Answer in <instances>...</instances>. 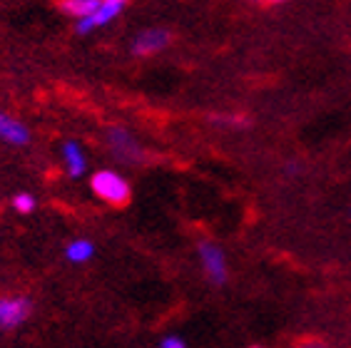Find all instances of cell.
<instances>
[{"mask_svg": "<svg viewBox=\"0 0 351 348\" xmlns=\"http://www.w3.org/2000/svg\"><path fill=\"white\" fill-rule=\"evenodd\" d=\"M199 261H202L204 274L210 276L212 284L227 282V259H224V251L217 244L202 241L199 244Z\"/></svg>", "mask_w": 351, "mask_h": 348, "instance_id": "obj_4", "label": "cell"}, {"mask_svg": "<svg viewBox=\"0 0 351 348\" xmlns=\"http://www.w3.org/2000/svg\"><path fill=\"white\" fill-rule=\"evenodd\" d=\"M297 348H324V343L317 341V338H309V341H302Z\"/></svg>", "mask_w": 351, "mask_h": 348, "instance_id": "obj_14", "label": "cell"}, {"mask_svg": "<svg viewBox=\"0 0 351 348\" xmlns=\"http://www.w3.org/2000/svg\"><path fill=\"white\" fill-rule=\"evenodd\" d=\"M267 3H287V0H267Z\"/></svg>", "mask_w": 351, "mask_h": 348, "instance_id": "obj_15", "label": "cell"}, {"mask_svg": "<svg viewBox=\"0 0 351 348\" xmlns=\"http://www.w3.org/2000/svg\"><path fill=\"white\" fill-rule=\"evenodd\" d=\"M108 142H110V149H112V154H115L117 160L137 162L142 157L140 142H137L125 127H110Z\"/></svg>", "mask_w": 351, "mask_h": 348, "instance_id": "obj_5", "label": "cell"}, {"mask_svg": "<svg viewBox=\"0 0 351 348\" xmlns=\"http://www.w3.org/2000/svg\"><path fill=\"white\" fill-rule=\"evenodd\" d=\"M90 187L102 201H108L112 207H125L132 197V189H130V182L122 177V174L112 172V169H100V172L93 174L90 179Z\"/></svg>", "mask_w": 351, "mask_h": 348, "instance_id": "obj_1", "label": "cell"}, {"mask_svg": "<svg viewBox=\"0 0 351 348\" xmlns=\"http://www.w3.org/2000/svg\"><path fill=\"white\" fill-rule=\"evenodd\" d=\"M125 5H128V0H100L97 10H95L93 15H88V18L77 21L75 30H77V35L93 33V30H97V27L108 25L110 21H115L117 15L125 10Z\"/></svg>", "mask_w": 351, "mask_h": 348, "instance_id": "obj_2", "label": "cell"}, {"mask_svg": "<svg viewBox=\"0 0 351 348\" xmlns=\"http://www.w3.org/2000/svg\"><path fill=\"white\" fill-rule=\"evenodd\" d=\"M13 207L18 214H30L35 209V197L27 195V192H21V195L13 197Z\"/></svg>", "mask_w": 351, "mask_h": 348, "instance_id": "obj_11", "label": "cell"}, {"mask_svg": "<svg viewBox=\"0 0 351 348\" xmlns=\"http://www.w3.org/2000/svg\"><path fill=\"white\" fill-rule=\"evenodd\" d=\"M252 348H262V346H252Z\"/></svg>", "mask_w": 351, "mask_h": 348, "instance_id": "obj_16", "label": "cell"}, {"mask_svg": "<svg viewBox=\"0 0 351 348\" xmlns=\"http://www.w3.org/2000/svg\"><path fill=\"white\" fill-rule=\"evenodd\" d=\"M97 5H100V0H60L62 13L73 15V18H77V21L93 15L95 10H97Z\"/></svg>", "mask_w": 351, "mask_h": 348, "instance_id": "obj_9", "label": "cell"}, {"mask_svg": "<svg viewBox=\"0 0 351 348\" xmlns=\"http://www.w3.org/2000/svg\"><path fill=\"white\" fill-rule=\"evenodd\" d=\"M65 256L73 264H85V261H90L95 256V244L90 239H75L65 249Z\"/></svg>", "mask_w": 351, "mask_h": 348, "instance_id": "obj_10", "label": "cell"}, {"mask_svg": "<svg viewBox=\"0 0 351 348\" xmlns=\"http://www.w3.org/2000/svg\"><path fill=\"white\" fill-rule=\"evenodd\" d=\"M0 140L13 145V147H23L30 142V129L23 125L21 120H15L10 114L0 112Z\"/></svg>", "mask_w": 351, "mask_h": 348, "instance_id": "obj_7", "label": "cell"}, {"mask_svg": "<svg viewBox=\"0 0 351 348\" xmlns=\"http://www.w3.org/2000/svg\"><path fill=\"white\" fill-rule=\"evenodd\" d=\"M172 40V33L165 30V27H149L145 33H140L132 42V55L137 58H145V55H152V53H160L165 47L169 45Z\"/></svg>", "mask_w": 351, "mask_h": 348, "instance_id": "obj_6", "label": "cell"}, {"mask_svg": "<svg viewBox=\"0 0 351 348\" xmlns=\"http://www.w3.org/2000/svg\"><path fill=\"white\" fill-rule=\"evenodd\" d=\"M33 314V301L25 296H3L0 299V328H18Z\"/></svg>", "mask_w": 351, "mask_h": 348, "instance_id": "obj_3", "label": "cell"}, {"mask_svg": "<svg viewBox=\"0 0 351 348\" xmlns=\"http://www.w3.org/2000/svg\"><path fill=\"white\" fill-rule=\"evenodd\" d=\"M160 348H187V343L180 336H165L162 341H160Z\"/></svg>", "mask_w": 351, "mask_h": 348, "instance_id": "obj_12", "label": "cell"}, {"mask_svg": "<svg viewBox=\"0 0 351 348\" xmlns=\"http://www.w3.org/2000/svg\"><path fill=\"white\" fill-rule=\"evenodd\" d=\"M215 122H219V125H230V127H237V125H239V122H244V120H242V117H234V114H232V117H224V114H217Z\"/></svg>", "mask_w": 351, "mask_h": 348, "instance_id": "obj_13", "label": "cell"}, {"mask_svg": "<svg viewBox=\"0 0 351 348\" xmlns=\"http://www.w3.org/2000/svg\"><path fill=\"white\" fill-rule=\"evenodd\" d=\"M62 162H65V169H68V174L73 177V179L82 177L85 169H88V157H85L80 145L73 140H68L65 145H62Z\"/></svg>", "mask_w": 351, "mask_h": 348, "instance_id": "obj_8", "label": "cell"}]
</instances>
